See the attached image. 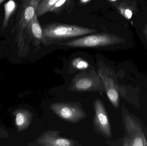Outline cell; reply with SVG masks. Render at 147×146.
I'll list each match as a JSON object with an SVG mask.
<instances>
[{"label": "cell", "instance_id": "cell-1", "mask_svg": "<svg viewBox=\"0 0 147 146\" xmlns=\"http://www.w3.org/2000/svg\"><path fill=\"white\" fill-rule=\"evenodd\" d=\"M42 43L50 45L57 40L87 35L97 31L92 28L74 25L53 23L43 28Z\"/></svg>", "mask_w": 147, "mask_h": 146}, {"label": "cell", "instance_id": "cell-2", "mask_svg": "<svg viewBox=\"0 0 147 146\" xmlns=\"http://www.w3.org/2000/svg\"><path fill=\"white\" fill-rule=\"evenodd\" d=\"M70 91L74 92H98L102 94L104 92L103 83L95 70L85 69L78 73L69 87Z\"/></svg>", "mask_w": 147, "mask_h": 146}, {"label": "cell", "instance_id": "cell-3", "mask_svg": "<svg viewBox=\"0 0 147 146\" xmlns=\"http://www.w3.org/2000/svg\"><path fill=\"white\" fill-rule=\"evenodd\" d=\"M124 41L123 39L113 34L98 33L88 35L59 44L69 47L98 48L117 44Z\"/></svg>", "mask_w": 147, "mask_h": 146}, {"label": "cell", "instance_id": "cell-4", "mask_svg": "<svg viewBox=\"0 0 147 146\" xmlns=\"http://www.w3.org/2000/svg\"><path fill=\"white\" fill-rule=\"evenodd\" d=\"M40 0H22L20 15L16 28V39L18 45L22 48L25 44V31L36 14Z\"/></svg>", "mask_w": 147, "mask_h": 146}, {"label": "cell", "instance_id": "cell-5", "mask_svg": "<svg viewBox=\"0 0 147 146\" xmlns=\"http://www.w3.org/2000/svg\"><path fill=\"white\" fill-rule=\"evenodd\" d=\"M97 73L103 83L108 99L112 105L117 109L119 107L120 101V88L113 78L112 72L105 64L101 62L97 66Z\"/></svg>", "mask_w": 147, "mask_h": 146}, {"label": "cell", "instance_id": "cell-6", "mask_svg": "<svg viewBox=\"0 0 147 146\" xmlns=\"http://www.w3.org/2000/svg\"><path fill=\"white\" fill-rule=\"evenodd\" d=\"M50 109L62 119L72 123L79 122L86 117L81 105L78 103H54L50 105Z\"/></svg>", "mask_w": 147, "mask_h": 146}, {"label": "cell", "instance_id": "cell-7", "mask_svg": "<svg viewBox=\"0 0 147 146\" xmlns=\"http://www.w3.org/2000/svg\"><path fill=\"white\" fill-rule=\"evenodd\" d=\"M95 114L93 121L94 130L106 139L112 137V131L109 117L102 101L97 99L94 102Z\"/></svg>", "mask_w": 147, "mask_h": 146}, {"label": "cell", "instance_id": "cell-8", "mask_svg": "<svg viewBox=\"0 0 147 146\" xmlns=\"http://www.w3.org/2000/svg\"><path fill=\"white\" fill-rule=\"evenodd\" d=\"M125 123L128 135L124 139L123 145L147 146L146 139L137 122L130 116L126 115Z\"/></svg>", "mask_w": 147, "mask_h": 146}, {"label": "cell", "instance_id": "cell-9", "mask_svg": "<svg viewBox=\"0 0 147 146\" xmlns=\"http://www.w3.org/2000/svg\"><path fill=\"white\" fill-rule=\"evenodd\" d=\"M60 132L50 130L42 134L36 141V145L40 146H75L79 145L77 141L61 137Z\"/></svg>", "mask_w": 147, "mask_h": 146}, {"label": "cell", "instance_id": "cell-10", "mask_svg": "<svg viewBox=\"0 0 147 146\" xmlns=\"http://www.w3.org/2000/svg\"><path fill=\"white\" fill-rule=\"evenodd\" d=\"M26 30L30 38L34 40L36 44L38 45L40 42H42L43 28L40 26L36 14L28 25Z\"/></svg>", "mask_w": 147, "mask_h": 146}, {"label": "cell", "instance_id": "cell-11", "mask_svg": "<svg viewBox=\"0 0 147 146\" xmlns=\"http://www.w3.org/2000/svg\"><path fill=\"white\" fill-rule=\"evenodd\" d=\"M32 114L27 110H19L16 114V124L19 130L26 129L30 125Z\"/></svg>", "mask_w": 147, "mask_h": 146}, {"label": "cell", "instance_id": "cell-12", "mask_svg": "<svg viewBox=\"0 0 147 146\" xmlns=\"http://www.w3.org/2000/svg\"><path fill=\"white\" fill-rule=\"evenodd\" d=\"M117 7L119 13L127 19H131L137 11L136 5L132 2H123L117 5Z\"/></svg>", "mask_w": 147, "mask_h": 146}, {"label": "cell", "instance_id": "cell-13", "mask_svg": "<svg viewBox=\"0 0 147 146\" xmlns=\"http://www.w3.org/2000/svg\"><path fill=\"white\" fill-rule=\"evenodd\" d=\"M59 0H40L36 14L39 17L49 12L51 8Z\"/></svg>", "mask_w": 147, "mask_h": 146}, {"label": "cell", "instance_id": "cell-14", "mask_svg": "<svg viewBox=\"0 0 147 146\" xmlns=\"http://www.w3.org/2000/svg\"><path fill=\"white\" fill-rule=\"evenodd\" d=\"M16 4L13 0H9L4 4V18L3 23V29L6 28L11 15L15 9Z\"/></svg>", "mask_w": 147, "mask_h": 146}, {"label": "cell", "instance_id": "cell-15", "mask_svg": "<svg viewBox=\"0 0 147 146\" xmlns=\"http://www.w3.org/2000/svg\"><path fill=\"white\" fill-rule=\"evenodd\" d=\"M89 67L88 62L79 57L74 59L70 64L71 70L74 73L78 70L82 71L87 69Z\"/></svg>", "mask_w": 147, "mask_h": 146}, {"label": "cell", "instance_id": "cell-16", "mask_svg": "<svg viewBox=\"0 0 147 146\" xmlns=\"http://www.w3.org/2000/svg\"><path fill=\"white\" fill-rule=\"evenodd\" d=\"M67 1H68V0H59V1H57L55 3V4L51 8L49 12L54 11L57 10V9L59 8L60 7H62L63 5Z\"/></svg>", "mask_w": 147, "mask_h": 146}, {"label": "cell", "instance_id": "cell-17", "mask_svg": "<svg viewBox=\"0 0 147 146\" xmlns=\"http://www.w3.org/2000/svg\"><path fill=\"white\" fill-rule=\"evenodd\" d=\"M143 33L146 37L147 40V24L144 25V28L143 30Z\"/></svg>", "mask_w": 147, "mask_h": 146}, {"label": "cell", "instance_id": "cell-18", "mask_svg": "<svg viewBox=\"0 0 147 146\" xmlns=\"http://www.w3.org/2000/svg\"><path fill=\"white\" fill-rule=\"evenodd\" d=\"M82 2V3H85L89 1L90 0H80Z\"/></svg>", "mask_w": 147, "mask_h": 146}, {"label": "cell", "instance_id": "cell-19", "mask_svg": "<svg viewBox=\"0 0 147 146\" xmlns=\"http://www.w3.org/2000/svg\"><path fill=\"white\" fill-rule=\"evenodd\" d=\"M4 1V0H0V4H1Z\"/></svg>", "mask_w": 147, "mask_h": 146}, {"label": "cell", "instance_id": "cell-20", "mask_svg": "<svg viewBox=\"0 0 147 146\" xmlns=\"http://www.w3.org/2000/svg\"><path fill=\"white\" fill-rule=\"evenodd\" d=\"M109 1H111L114 2L116 1H117V0H109Z\"/></svg>", "mask_w": 147, "mask_h": 146}]
</instances>
